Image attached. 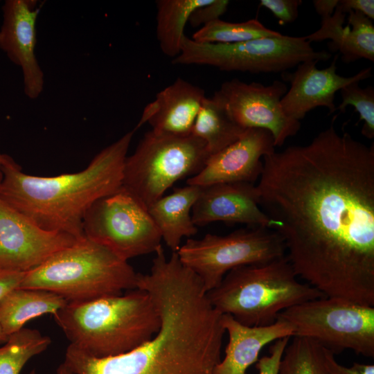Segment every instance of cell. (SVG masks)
Here are the masks:
<instances>
[{"mask_svg":"<svg viewBox=\"0 0 374 374\" xmlns=\"http://www.w3.org/2000/svg\"><path fill=\"white\" fill-rule=\"evenodd\" d=\"M211 0H157V38L160 48L175 58L181 52L184 27L192 12Z\"/></svg>","mask_w":374,"mask_h":374,"instance_id":"cell-23","label":"cell"},{"mask_svg":"<svg viewBox=\"0 0 374 374\" xmlns=\"http://www.w3.org/2000/svg\"><path fill=\"white\" fill-rule=\"evenodd\" d=\"M332 54L315 51L305 37L281 35L244 42L199 43L184 35L174 64L214 66L224 71L285 72L307 61H327Z\"/></svg>","mask_w":374,"mask_h":374,"instance_id":"cell-7","label":"cell"},{"mask_svg":"<svg viewBox=\"0 0 374 374\" xmlns=\"http://www.w3.org/2000/svg\"><path fill=\"white\" fill-rule=\"evenodd\" d=\"M70 344L98 358L129 352L159 330L160 316L150 294H125L68 303L53 315Z\"/></svg>","mask_w":374,"mask_h":374,"instance_id":"cell-3","label":"cell"},{"mask_svg":"<svg viewBox=\"0 0 374 374\" xmlns=\"http://www.w3.org/2000/svg\"><path fill=\"white\" fill-rule=\"evenodd\" d=\"M339 0H314L313 5L317 14L321 19L332 15Z\"/></svg>","mask_w":374,"mask_h":374,"instance_id":"cell-34","label":"cell"},{"mask_svg":"<svg viewBox=\"0 0 374 374\" xmlns=\"http://www.w3.org/2000/svg\"><path fill=\"white\" fill-rule=\"evenodd\" d=\"M205 97L202 88L177 78L147 105L134 130L149 123L152 130L157 132L178 136L191 135Z\"/></svg>","mask_w":374,"mask_h":374,"instance_id":"cell-17","label":"cell"},{"mask_svg":"<svg viewBox=\"0 0 374 374\" xmlns=\"http://www.w3.org/2000/svg\"><path fill=\"white\" fill-rule=\"evenodd\" d=\"M177 253L208 292L217 287L231 269L282 258L286 256V249L276 231L247 226L226 235L208 233L201 239L189 238Z\"/></svg>","mask_w":374,"mask_h":374,"instance_id":"cell-9","label":"cell"},{"mask_svg":"<svg viewBox=\"0 0 374 374\" xmlns=\"http://www.w3.org/2000/svg\"><path fill=\"white\" fill-rule=\"evenodd\" d=\"M67 303L62 296L52 292L17 287L0 301V325L9 336L32 319L46 314L54 315Z\"/></svg>","mask_w":374,"mask_h":374,"instance_id":"cell-21","label":"cell"},{"mask_svg":"<svg viewBox=\"0 0 374 374\" xmlns=\"http://www.w3.org/2000/svg\"><path fill=\"white\" fill-rule=\"evenodd\" d=\"M40 8L35 0H6L2 6L0 48L22 71L24 91L36 99L44 89V73L35 55L36 22Z\"/></svg>","mask_w":374,"mask_h":374,"instance_id":"cell-14","label":"cell"},{"mask_svg":"<svg viewBox=\"0 0 374 374\" xmlns=\"http://www.w3.org/2000/svg\"><path fill=\"white\" fill-rule=\"evenodd\" d=\"M51 343L49 337L35 329L23 328L11 334L0 348V374H19L26 364Z\"/></svg>","mask_w":374,"mask_h":374,"instance_id":"cell-24","label":"cell"},{"mask_svg":"<svg viewBox=\"0 0 374 374\" xmlns=\"http://www.w3.org/2000/svg\"><path fill=\"white\" fill-rule=\"evenodd\" d=\"M348 24L344 27L346 14L337 6L332 16L321 19V27L305 36L306 40L328 44L332 52L339 51L346 63L359 59L374 61V26L372 20L363 14L349 11Z\"/></svg>","mask_w":374,"mask_h":374,"instance_id":"cell-19","label":"cell"},{"mask_svg":"<svg viewBox=\"0 0 374 374\" xmlns=\"http://www.w3.org/2000/svg\"><path fill=\"white\" fill-rule=\"evenodd\" d=\"M84 236L121 259L155 253L161 235L148 208L121 187L95 202L82 222Z\"/></svg>","mask_w":374,"mask_h":374,"instance_id":"cell-10","label":"cell"},{"mask_svg":"<svg viewBox=\"0 0 374 374\" xmlns=\"http://www.w3.org/2000/svg\"><path fill=\"white\" fill-rule=\"evenodd\" d=\"M281 35L267 28L257 19L239 23L218 19L203 26L193 35L192 39L199 43L231 44Z\"/></svg>","mask_w":374,"mask_h":374,"instance_id":"cell-25","label":"cell"},{"mask_svg":"<svg viewBox=\"0 0 374 374\" xmlns=\"http://www.w3.org/2000/svg\"><path fill=\"white\" fill-rule=\"evenodd\" d=\"M8 336L6 334L0 325V343L4 344L8 340Z\"/></svg>","mask_w":374,"mask_h":374,"instance_id":"cell-36","label":"cell"},{"mask_svg":"<svg viewBox=\"0 0 374 374\" xmlns=\"http://www.w3.org/2000/svg\"><path fill=\"white\" fill-rule=\"evenodd\" d=\"M28 374H37V373H36V371L35 370H33L32 371H30Z\"/></svg>","mask_w":374,"mask_h":374,"instance_id":"cell-38","label":"cell"},{"mask_svg":"<svg viewBox=\"0 0 374 374\" xmlns=\"http://www.w3.org/2000/svg\"><path fill=\"white\" fill-rule=\"evenodd\" d=\"M291 337H284L273 342L269 355L259 359L256 363L258 374H278L283 353Z\"/></svg>","mask_w":374,"mask_h":374,"instance_id":"cell-30","label":"cell"},{"mask_svg":"<svg viewBox=\"0 0 374 374\" xmlns=\"http://www.w3.org/2000/svg\"><path fill=\"white\" fill-rule=\"evenodd\" d=\"M3 154L0 153V184L3 179Z\"/></svg>","mask_w":374,"mask_h":374,"instance_id":"cell-37","label":"cell"},{"mask_svg":"<svg viewBox=\"0 0 374 374\" xmlns=\"http://www.w3.org/2000/svg\"><path fill=\"white\" fill-rule=\"evenodd\" d=\"M334 118L309 143L263 157L260 206L298 277L374 306V145L339 133Z\"/></svg>","mask_w":374,"mask_h":374,"instance_id":"cell-1","label":"cell"},{"mask_svg":"<svg viewBox=\"0 0 374 374\" xmlns=\"http://www.w3.org/2000/svg\"><path fill=\"white\" fill-rule=\"evenodd\" d=\"M222 324L229 335L225 356L213 374H247V368L257 362L261 350L267 344L294 336L292 326L278 319L266 326H247L229 314H222Z\"/></svg>","mask_w":374,"mask_h":374,"instance_id":"cell-18","label":"cell"},{"mask_svg":"<svg viewBox=\"0 0 374 374\" xmlns=\"http://www.w3.org/2000/svg\"><path fill=\"white\" fill-rule=\"evenodd\" d=\"M191 216L196 226L223 222L272 229L274 224L260 206L257 186L247 182L202 186Z\"/></svg>","mask_w":374,"mask_h":374,"instance_id":"cell-16","label":"cell"},{"mask_svg":"<svg viewBox=\"0 0 374 374\" xmlns=\"http://www.w3.org/2000/svg\"><path fill=\"white\" fill-rule=\"evenodd\" d=\"M298 278L285 256L231 269L207 296L221 314L247 326H266L276 322L283 310L326 296Z\"/></svg>","mask_w":374,"mask_h":374,"instance_id":"cell-4","label":"cell"},{"mask_svg":"<svg viewBox=\"0 0 374 374\" xmlns=\"http://www.w3.org/2000/svg\"><path fill=\"white\" fill-rule=\"evenodd\" d=\"M56 374H73V373L67 364L65 362H63L58 366Z\"/></svg>","mask_w":374,"mask_h":374,"instance_id":"cell-35","label":"cell"},{"mask_svg":"<svg viewBox=\"0 0 374 374\" xmlns=\"http://www.w3.org/2000/svg\"><path fill=\"white\" fill-rule=\"evenodd\" d=\"M229 1L211 0L210 3L196 8L190 15L189 23L193 27H197L220 19L227 10Z\"/></svg>","mask_w":374,"mask_h":374,"instance_id":"cell-29","label":"cell"},{"mask_svg":"<svg viewBox=\"0 0 374 374\" xmlns=\"http://www.w3.org/2000/svg\"><path fill=\"white\" fill-rule=\"evenodd\" d=\"M134 132L103 149L86 168L75 173L28 175L4 154L0 198L46 231L82 238L87 210L122 187L124 163Z\"/></svg>","mask_w":374,"mask_h":374,"instance_id":"cell-2","label":"cell"},{"mask_svg":"<svg viewBox=\"0 0 374 374\" xmlns=\"http://www.w3.org/2000/svg\"><path fill=\"white\" fill-rule=\"evenodd\" d=\"M77 240L42 229L0 198V269L26 273Z\"/></svg>","mask_w":374,"mask_h":374,"instance_id":"cell-12","label":"cell"},{"mask_svg":"<svg viewBox=\"0 0 374 374\" xmlns=\"http://www.w3.org/2000/svg\"><path fill=\"white\" fill-rule=\"evenodd\" d=\"M294 336L312 339L333 353L346 349L374 356V307L341 298L309 300L281 312Z\"/></svg>","mask_w":374,"mask_h":374,"instance_id":"cell-8","label":"cell"},{"mask_svg":"<svg viewBox=\"0 0 374 374\" xmlns=\"http://www.w3.org/2000/svg\"><path fill=\"white\" fill-rule=\"evenodd\" d=\"M271 134L264 129H247L220 152L211 155L202 170L187 179L186 184L199 186L247 182L254 184L262 172L265 156L275 152Z\"/></svg>","mask_w":374,"mask_h":374,"instance_id":"cell-15","label":"cell"},{"mask_svg":"<svg viewBox=\"0 0 374 374\" xmlns=\"http://www.w3.org/2000/svg\"><path fill=\"white\" fill-rule=\"evenodd\" d=\"M287 91V86L281 80L264 85L233 78L223 82L212 97L238 125L268 130L275 147H280L301 128L300 121L287 116L282 109L280 100Z\"/></svg>","mask_w":374,"mask_h":374,"instance_id":"cell-11","label":"cell"},{"mask_svg":"<svg viewBox=\"0 0 374 374\" xmlns=\"http://www.w3.org/2000/svg\"><path fill=\"white\" fill-rule=\"evenodd\" d=\"M359 82H353L340 90L341 102L336 107L340 113H345L348 105L354 107L359 114V121H364L361 134L368 139L374 138V88H362Z\"/></svg>","mask_w":374,"mask_h":374,"instance_id":"cell-27","label":"cell"},{"mask_svg":"<svg viewBox=\"0 0 374 374\" xmlns=\"http://www.w3.org/2000/svg\"><path fill=\"white\" fill-rule=\"evenodd\" d=\"M137 276L127 261L84 236L25 273L19 287L47 290L68 303H81L135 289Z\"/></svg>","mask_w":374,"mask_h":374,"instance_id":"cell-5","label":"cell"},{"mask_svg":"<svg viewBox=\"0 0 374 374\" xmlns=\"http://www.w3.org/2000/svg\"><path fill=\"white\" fill-rule=\"evenodd\" d=\"M25 273L0 269V301L12 290L17 288Z\"/></svg>","mask_w":374,"mask_h":374,"instance_id":"cell-33","label":"cell"},{"mask_svg":"<svg viewBox=\"0 0 374 374\" xmlns=\"http://www.w3.org/2000/svg\"><path fill=\"white\" fill-rule=\"evenodd\" d=\"M209 157L204 141L193 134L178 136L152 129L127 156L122 187L148 208L177 181L199 173Z\"/></svg>","mask_w":374,"mask_h":374,"instance_id":"cell-6","label":"cell"},{"mask_svg":"<svg viewBox=\"0 0 374 374\" xmlns=\"http://www.w3.org/2000/svg\"><path fill=\"white\" fill-rule=\"evenodd\" d=\"M201 189L202 186L189 184L176 188L171 194L163 195L148 208L162 240L172 252L178 251L184 237L197 233L191 211Z\"/></svg>","mask_w":374,"mask_h":374,"instance_id":"cell-20","label":"cell"},{"mask_svg":"<svg viewBox=\"0 0 374 374\" xmlns=\"http://www.w3.org/2000/svg\"><path fill=\"white\" fill-rule=\"evenodd\" d=\"M301 0H260V6L269 10L280 25L294 22L299 16Z\"/></svg>","mask_w":374,"mask_h":374,"instance_id":"cell-28","label":"cell"},{"mask_svg":"<svg viewBox=\"0 0 374 374\" xmlns=\"http://www.w3.org/2000/svg\"><path fill=\"white\" fill-rule=\"evenodd\" d=\"M245 130L230 118L222 106L213 97H205L191 134L204 141L211 156L234 143Z\"/></svg>","mask_w":374,"mask_h":374,"instance_id":"cell-22","label":"cell"},{"mask_svg":"<svg viewBox=\"0 0 374 374\" xmlns=\"http://www.w3.org/2000/svg\"><path fill=\"white\" fill-rule=\"evenodd\" d=\"M326 366L330 374H374V365L354 362L350 367L340 364L334 353L324 348Z\"/></svg>","mask_w":374,"mask_h":374,"instance_id":"cell-31","label":"cell"},{"mask_svg":"<svg viewBox=\"0 0 374 374\" xmlns=\"http://www.w3.org/2000/svg\"><path fill=\"white\" fill-rule=\"evenodd\" d=\"M292 337L283 353L278 374H330L323 346L310 338Z\"/></svg>","mask_w":374,"mask_h":374,"instance_id":"cell-26","label":"cell"},{"mask_svg":"<svg viewBox=\"0 0 374 374\" xmlns=\"http://www.w3.org/2000/svg\"><path fill=\"white\" fill-rule=\"evenodd\" d=\"M336 54L330 65L325 69L317 67V61L300 63L294 72H283L282 78L290 83V87L281 98L284 113L300 121L308 112L317 107L328 109L330 115L336 111L335 93L348 84L360 82L372 75V68H364L350 77L337 73Z\"/></svg>","mask_w":374,"mask_h":374,"instance_id":"cell-13","label":"cell"},{"mask_svg":"<svg viewBox=\"0 0 374 374\" xmlns=\"http://www.w3.org/2000/svg\"><path fill=\"white\" fill-rule=\"evenodd\" d=\"M337 6L346 14L349 11H355L371 20L374 19L373 0H339Z\"/></svg>","mask_w":374,"mask_h":374,"instance_id":"cell-32","label":"cell"}]
</instances>
